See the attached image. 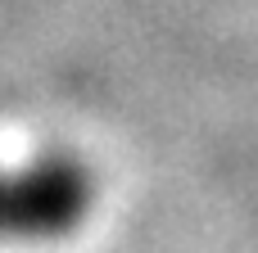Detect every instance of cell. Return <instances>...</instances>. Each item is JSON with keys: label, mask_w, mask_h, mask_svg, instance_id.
Here are the masks:
<instances>
[{"label": "cell", "mask_w": 258, "mask_h": 253, "mask_svg": "<svg viewBox=\"0 0 258 253\" xmlns=\"http://www.w3.org/2000/svg\"><path fill=\"white\" fill-rule=\"evenodd\" d=\"M86 199L91 186L73 163H45L14 181L0 177V235H59L77 226Z\"/></svg>", "instance_id": "1"}]
</instances>
